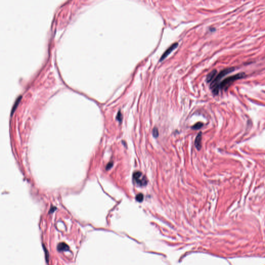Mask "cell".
<instances>
[{"label":"cell","mask_w":265,"mask_h":265,"mask_svg":"<svg viewBox=\"0 0 265 265\" xmlns=\"http://www.w3.org/2000/svg\"><path fill=\"white\" fill-rule=\"evenodd\" d=\"M235 68L234 67H229V68H226L224 69H223L222 71L220 72L219 74H218L214 80L211 82L210 85V88L212 90V92L214 94L217 95L220 90V87L219 85L220 83L219 82L221 80L222 78L224 77L227 74H228L229 73H232V72L234 71Z\"/></svg>","instance_id":"1"},{"label":"cell","mask_w":265,"mask_h":265,"mask_svg":"<svg viewBox=\"0 0 265 265\" xmlns=\"http://www.w3.org/2000/svg\"><path fill=\"white\" fill-rule=\"evenodd\" d=\"M245 77V74L244 73H240L236 75L230 76L229 77L225 79L220 83V89H225V90H226L227 88L229 87V86L231 85L234 81L241 79L243 77Z\"/></svg>","instance_id":"2"},{"label":"cell","mask_w":265,"mask_h":265,"mask_svg":"<svg viewBox=\"0 0 265 265\" xmlns=\"http://www.w3.org/2000/svg\"><path fill=\"white\" fill-rule=\"evenodd\" d=\"M132 178L135 182L139 186H145L148 183L147 178L140 171L135 172L132 175Z\"/></svg>","instance_id":"3"},{"label":"cell","mask_w":265,"mask_h":265,"mask_svg":"<svg viewBox=\"0 0 265 265\" xmlns=\"http://www.w3.org/2000/svg\"><path fill=\"white\" fill-rule=\"evenodd\" d=\"M178 46V43H174L172 45H171L165 51V52L163 54V55H162V57L161 58V59H160V61H162L163 60H164L168 55L174 50L175 48H176Z\"/></svg>","instance_id":"4"},{"label":"cell","mask_w":265,"mask_h":265,"mask_svg":"<svg viewBox=\"0 0 265 265\" xmlns=\"http://www.w3.org/2000/svg\"><path fill=\"white\" fill-rule=\"evenodd\" d=\"M217 70H215V69H214V70H213L212 72H211L210 73H209L208 75V76L207 77V81L208 83L211 82L214 80V79L215 78L216 76L217 75Z\"/></svg>","instance_id":"5"},{"label":"cell","mask_w":265,"mask_h":265,"mask_svg":"<svg viewBox=\"0 0 265 265\" xmlns=\"http://www.w3.org/2000/svg\"><path fill=\"white\" fill-rule=\"evenodd\" d=\"M201 132H199L196 137L195 140V145L196 148L199 150L201 147Z\"/></svg>","instance_id":"6"},{"label":"cell","mask_w":265,"mask_h":265,"mask_svg":"<svg viewBox=\"0 0 265 265\" xmlns=\"http://www.w3.org/2000/svg\"><path fill=\"white\" fill-rule=\"evenodd\" d=\"M69 249L68 246L64 243H60L58 246V250L59 251H67Z\"/></svg>","instance_id":"7"},{"label":"cell","mask_w":265,"mask_h":265,"mask_svg":"<svg viewBox=\"0 0 265 265\" xmlns=\"http://www.w3.org/2000/svg\"><path fill=\"white\" fill-rule=\"evenodd\" d=\"M21 99V96H19V97H18V99L16 100V102H15V104H14V105H13V107H12V111H11V115H12V114L13 113V112H14V111H15V110L16 108H17V106H18V104H19V102H20Z\"/></svg>","instance_id":"8"},{"label":"cell","mask_w":265,"mask_h":265,"mask_svg":"<svg viewBox=\"0 0 265 265\" xmlns=\"http://www.w3.org/2000/svg\"><path fill=\"white\" fill-rule=\"evenodd\" d=\"M203 123L201 122H198L196 124H195L192 127V129H193L194 130H198L203 127Z\"/></svg>","instance_id":"9"},{"label":"cell","mask_w":265,"mask_h":265,"mask_svg":"<svg viewBox=\"0 0 265 265\" xmlns=\"http://www.w3.org/2000/svg\"><path fill=\"white\" fill-rule=\"evenodd\" d=\"M136 199L138 202H141L143 199V196L142 194H139L136 196Z\"/></svg>","instance_id":"10"},{"label":"cell","mask_w":265,"mask_h":265,"mask_svg":"<svg viewBox=\"0 0 265 265\" xmlns=\"http://www.w3.org/2000/svg\"><path fill=\"white\" fill-rule=\"evenodd\" d=\"M152 133H153V136H154V137H157L158 136V129H157V128H155L153 130Z\"/></svg>","instance_id":"11"},{"label":"cell","mask_w":265,"mask_h":265,"mask_svg":"<svg viewBox=\"0 0 265 265\" xmlns=\"http://www.w3.org/2000/svg\"><path fill=\"white\" fill-rule=\"evenodd\" d=\"M117 119L120 122L122 121V116L120 111H119V113H118V115L117 116Z\"/></svg>","instance_id":"12"},{"label":"cell","mask_w":265,"mask_h":265,"mask_svg":"<svg viewBox=\"0 0 265 265\" xmlns=\"http://www.w3.org/2000/svg\"><path fill=\"white\" fill-rule=\"evenodd\" d=\"M113 166V163L112 162L109 163L107 164V166H106V169H107V170L109 169L110 168H111V167H112Z\"/></svg>","instance_id":"13"}]
</instances>
